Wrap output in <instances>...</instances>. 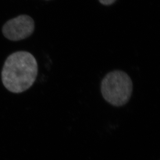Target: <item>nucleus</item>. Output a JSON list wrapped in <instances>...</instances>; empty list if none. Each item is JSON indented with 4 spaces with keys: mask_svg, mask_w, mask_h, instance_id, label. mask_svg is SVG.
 I'll list each match as a JSON object with an SVG mask.
<instances>
[{
    "mask_svg": "<svg viewBox=\"0 0 160 160\" xmlns=\"http://www.w3.org/2000/svg\"><path fill=\"white\" fill-rule=\"evenodd\" d=\"M102 4L106 6H109L112 5L117 0H98Z\"/></svg>",
    "mask_w": 160,
    "mask_h": 160,
    "instance_id": "obj_4",
    "label": "nucleus"
},
{
    "mask_svg": "<svg viewBox=\"0 0 160 160\" xmlns=\"http://www.w3.org/2000/svg\"><path fill=\"white\" fill-rule=\"evenodd\" d=\"M38 74V62L33 55L19 51L9 55L5 61L2 81L10 92L20 93L32 87Z\"/></svg>",
    "mask_w": 160,
    "mask_h": 160,
    "instance_id": "obj_1",
    "label": "nucleus"
},
{
    "mask_svg": "<svg viewBox=\"0 0 160 160\" xmlns=\"http://www.w3.org/2000/svg\"><path fill=\"white\" fill-rule=\"evenodd\" d=\"M34 29L33 19L29 16L22 15L7 21L2 28V33L10 41H19L29 38Z\"/></svg>",
    "mask_w": 160,
    "mask_h": 160,
    "instance_id": "obj_3",
    "label": "nucleus"
},
{
    "mask_svg": "<svg viewBox=\"0 0 160 160\" xmlns=\"http://www.w3.org/2000/svg\"><path fill=\"white\" fill-rule=\"evenodd\" d=\"M133 85L131 77L124 72L115 70L106 74L101 82L103 98L115 107H121L130 101Z\"/></svg>",
    "mask_w": 160,
    "mask_h": 160,
    "instance_id": "obj_2",
    "label": "nucleus"
}]
</instances>
